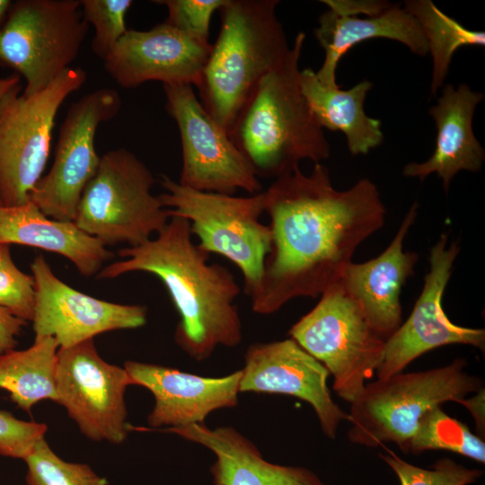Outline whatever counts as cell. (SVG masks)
<instances>
[{
	"instance_id": "obj_12",
	"label": "cell",
	"mask_w": 485,
	"mask_h": 485,
	"mask_svg": "<svg viewBox=\"0 0 485 485\" xmlns=\"http://www.w3.org/2000/svg\"><path fill=\"white\" fill-rule=\"evenodd\" d=\"M166 110L181 141L179 183L192 190L232 195L241 189L261 192L253 168L228 134L212 119L190 84H163Z\"/></svg>"
},
{
	"instance_id": "obj_9",
	"label": "cell",
	"mask_w": 485,
	"mask_h": 485,
	"mask_svg": "<svg viewBox=\"0 0 485 485\" xmlns=\"http://www.w3.org/2000/svg\"><path fill=\"white\" fill-rule=\"evenodd\" d=\"M86 80L81 67H68L44 90L21 94L22 84L0 101V199L13 207L30 201L42 177L57 113Z\"/></svg>"
},
{
	"instance_id": "obj_13",
	"label": "cell",
	"mask_w": 485,
	"mask_h": 485,
	"mask_svg": "<svg viewBox=\"0 0 485 485\" xmlns=\"http://www.w3.org/2000/svg\"><path fill=\"white\" fill-rule=\"evenodd\" d=\"M128 385L131 381L126 369L103 360L93 339L58 348L57 402L87 438L116 445L127 438L124 395Z\"/></svg>"
},
{
	"instance_id": "obj_33",
	"label": "cell",
	"mask_w": 485,
	"mask_h": 485,
	"mask_svg": "<svg viewBox=\"0 0 485 485\" xmlns=\"http://www.w3.org/2000/svg\"><path fill=\"white\" fill-rule=\"evenodd\" d=\"M47 429L44 423L21 420L0 410V454L23 460Z\"/></svg>"
},
{
	"instance_id": "obj_31",
	"label": "cell",
	"mask_w": 485,
	"mask_h": 485,
	"mask_svg": "<svg viewBox=\"0 0 485 485\" xmlns=\"http://www.w3.org/2000/svg\"><path fill=\"white\" fill-rule=\"evenodd\" d=\"M35 281L14 263L9 244L0 243V307L31 322L35 305Z\"/></svg>"
},
{
	"instance_id": "obj_5",
	"label": "cell",
	"mask_w": 485,
	"mask_h": 485,
	"mask_svg": "<svg viewBox=\"0 0 485 485\" xmlns=\"http://www.w3.org/2000/svg\"><path fill=\"white\" fill-rule=\"evenodd\" d=\"M465 366L464 359L456 358L444 366L366 384L348 413V440L368 447L393 442L403 452L429 410L448 401L459 403L483 388L481 378L469 375Z\"/></svg>"
},
{
	"instance_id": "obj_8",
	"label": "cell",
	"mask_w": 485,
	"mask_h": 485,
	"mask_svg": "<svg viewBox=\"0 0 485 485\" xmlns=\"http://www.w3.org/2000/svg\"><path fill=\"white\" fill-rule=\"evenodd\" d=\"M321 295L288 334L328 369L334 392L351 403L381 365L385 340L374 331L340 279Z\"/></svg>"
},
{
	"instance_id": "obj_10",
	"label": "cell",
	"mask_w": 485,
	"mask_h": 485,
	"mask_svg": "<svg viewBox=\"0 0 485 485\" xmlns=\"http://www.w3.org/2000/svg\"><path fill=\"white\" fill-rule=\"evenodd\" d=\"M87 30L78 0L12 2L0 25V66L24 77L23 95L39 93L70 67Z\"/></svg>"
},
{
	"instance_id": "obj_34",
	"label": "cell",
	"mask_w": 485,
	"mask_h": 485,
	"mask_svg": "<svg viewBox=\"0 0 485 485\" xmlns=\"http://www.w3.org/2000/svg\"><path fill=\"white\" fill-rule=\"evenodd\" d=\"M27 322L0 307V355L16 348L17 337Z\"/></svg>"
},
{
	"instance_id": "obj_4",
	"label": "cell",
	"mask_w": 485,
	"mask_h": 485,
	"mask_svg": "<svg viewBox=\"0 0 485 485\" xmlns=\"http://www.w3.org/2000/svg\"><path fill=\"white\" fill-rule=\"evenodd\" d=\"M278 0H227L198 84L201 103L227 134L260 79L287 55Z\"/></svg>"
},
{
	"instance_id": "obj_21",
	"label": "cell",
	"mask_w": 485,
	"mask_h": 485,
	"mask_svg": "<svg viewBox=\"0 0 485 485\" xmlns=\"http://www.w3.org/2000/svg\"><path fill=\"white\" fill-rule=\"evenodd\" d=\"M163 430L202 445L216 460L211 467L214 485H325L310 470L266 461L256 445L231 427L210 429L191 424Z\"/></svg>"
},
{
	"instance_id": "obj_28",
	"label": "cell",
	"mask_w": 485,
	"mask_h": 485,
	"mask_svg": "<svg viewBox=\"0 0 485 485\" xmlns=\"http://www.w3.org/2000/svg\"><path fill=\"white\" fill-rule=\"evenodd\" d=\"M23 460L28 467L27 485H108L107 480L88 465L58 457L44 437L35 443Z\"/></svg>"
},
{
	"instance_id": "obj_22",
	"label": "cell",
	"mask_w": 485,
	"mask_h": 485,
	"mask_svg": "<svg viewBox=\"0 0 485 485\" xmlns=\"http://www.w3.org/2000/svg\"><path fill=\"white\" fill-rule=\"evenodd\" d=\"M314 36L325 53L323 63L315 74L322 84L331 88L340 86L336 70L341 57L363 41L385 38L399 41L414 55L428 54V42L416 19L394 4L378 14L365 17L328 9L319 17Z\"/></svg>"
},
{
	"instance_id": "obj_35",
	"label": "cell",
	"mask_w": 485,
	"mask_h": 485,
	"mask_svg": "<svg viewBox=\"0 0 485 485\" xmlns=\"http://www.w3.org/2000/svg\"><path fill=\"white\" fill-rule=\"evenodd\" d=\"M329 9L344 14L375 15L385 9L392 4L387 1H344V0H322Z\"/></svg>"
},
{
	"instance_id": "obj_38",
	"label": "cell",
	"mask_w": 485,
	"mask_h": 485,
	"mask_svg": "<svg viewBox=\"0 0 485 485\" xmlns=\"http://www.w3.org/2000/svg\"><path fill=\"white\" fill-rule=\"evenodd\" d=\"M13 1L0 0V25L4 21Z\"/></svg>"
},
{
	"instance_id": "obj_32",
	"label": "cell",
	"mask_w": 485,
	"mask_h": 485,
	"mask_svg": "<svg viewBox=\"0 0 485 485\" xmlns=\"http://www.w3.org/2000/svg\"><path fill=\"white\" fill-rule=\"evenodd\" d=\"M227 0H159L154 1L167 8L165 22L186 34L208 43L212 14Z\"/></svg>"
},
{
	"instance_id": "obj_36",
	"label": "cell",
	"mask_w": 485,
	"mask_h": 485,
	"mask_svg": "<svg viewBox=\"0 0 485 485\" xmlns=\"http://www.w3.org/2000/svg\"><path fill=\"white\" fill-rule=\"evenodd\" d=\"M474 397L463 399L459 403L465 406L472 415L479 436L484 438L485 417H484V388H481Z\"/></svg>"
},
{
	"instance_id": "obj_3",
	"label": "cell",
	"mask_w": 485,
	"mask_h": 485,
	"mask_svg": "<svg viewBox=\"0 0 485 485\" xmlns=\"http://www.w3.org/2000/svg\"><path fill=\"white\" fill-rule=\"evenodd\" d=\"M305 33L296 34L285 58L266 74L239 111L229 137L258 177L277 179L330 157L331 146L300 88Z\"/></svg>"
},
{
	"instance_id": "obj_29",
	"label": "cell",
	"mask_w": 485,
	"mask_h": 485,
	"mask_svg": "<svg viewBox=\"0 0 485 485\" xmlns=\"http://www.w3.org/2000/svg\"><path fill=\"white\" fill-rule=\"evenodd\" d=\"M131 0H81L85 22L94 28L93 53L103 61L127 32L126 15Z\"/></svg>"
},
{
	"instance_id": "obj_37",
	"label": "cell",
	"mask_w": 485,
	"mask_h": 485,
	"mask_svg": "<svg viewBox=\"0 0 485 485\" xmlns=\"http://www.w3.org/2000/svg\"><path fill=\"white\" fill-rule=\"evenodd\" d=\"M19 85H21V76L17 74L0 78V101L7 93Z\"/></svg>"
},
{
	"instance_id": "obj_1",
	"label": "cell",
	"mask_w": 485,
	"mask_h": 485,
	"mask_svg": "<svg viewBox=\"0 0 485 485\" xmlns=\"http://www.w3.org/2000/svg\"><path fill=\"white\" fill-rule=\"evenodd\" d=\"M271 248L252 310L271 314L296 297L315 298L340 279L357 246L384 223L385 207L375 184L363 178L336 190L329 169L314 163L279 176L264 191Z\"/></svg>"
},
{
	"instance_id": "obj_25",
	"label": "cell",
	"mask_w": 485,
	"mask_h": 485,
	"mask_svg": "<svg viewBox=\"0 0 485 485\" xmlns=\"http://www.w3.org/2000/svg\"><path fill=\"white\" fill-rule=\"evenodd\" d=\"M59 347L50 337L34 339L23 350L0 355V388L9 392L12 401L30 411L42 400L57 402V354Z\"/></svg>"
},
{
	"instance_id": "obj_17",
	"label": "cell",
	"mask_w": 485,
	"mask_h": 485,
	"mask_svg": "<svg viewBox=\"0 0 485 485\" xmlns=\"http://www.w3.org/2000/svg\"><path fill=\"white\" fill-rule=\"evenodd\" d=\"M211 48L209 42L164 22L147 31L128 30L104 60V67L122 88L148 81L197 86Z\"/></svg>"
},
{
	"instance_id": "obj_14",
	"label": "cell",
	"mask_w": 485,
	"mask_h": 485,
	"mask_svg": "<svg viewBox=\"0 0 485 485\" xmlns=\"http://www.w3.org/2000/svg\"><path fill=\"white\" fill-rule=\"evenodd\" d=\"M442 234L430 249L429 269L420 295L408 319L385 340L384 359L377 379L401 373L414 359L434 348L451 345H471L484 350L485 331L453 323L442 307V297L461 248L458 242L447 245Z\"/></svg>"
},
{
	"instance_id": "obj_6",
	"label": "cell",
	"mask_w": 485,
	"mask_h": 485,
	"mask_svg": "<svg viewBox=\"0 0 485 485\" xmlns=\"http://www.w3.org/2000/svg\"><path fill=\"white\" fill-rule=\"evenodd\" d=\"M164 192L158 197L171 216L187 219L190 231L207 253L219 254L236 265L243 289L251 296L258 288L264 261L271 248L269 225L260 221L265 211V194L251 197L198 191L163 174Z\"/></svg>"
},
{
	"instance_id": "obj_7",
	"label": "cell",
	"mask_w": 485,
	"mask_h": 485,
	"mask_svg": "<svg viewBox=\"0 0 485 485\" xmlns=\"http://www.w3.org/2000/svg\"><path fill=\"white\" fill-rule=\"evenodd\" d=\"M154 182L150 169L132 152H107L82 193L75 224L105 246L146 242L171 218L159 197L152 194Z\"/></svg>"
},
{
	"instance_id": "obj_19",
	"label": "cell",
	"mask_w": 485,
	"mask_h": 485,
	"mask_svg": "<svg viewBox=\"0 0 485 485\" xmlns=\"http://www.w3.org/2000/svg\"><path fill=\"white\" fill-rule=\"evenodd\" d=\"M413 203L389 246L377 257L362 263H348L340 281L360 304L374 331L386 340L401 324L400 295L414 272L419 255L403 251L404 239L418 216Z\"/></svg>"
},
{
	"instance_id": "obj_15",
	"label": "cell",
	"mask_w": 485,
	"mask_h": 485,
	"mask_svg": "<svg viewBox=\"0 0 485 485\" xmlns=\"http://www.w3.org/2000/svg\"><path fill=\"white\" fill-rule=\"evenodd\" d=\"M30 267L36 293L31 320L35 339L50 337L65 348L102 332L139 328L146 322L145 306L101 300L66 284L42 254Z\"/></svg>"
},
{
	"instance_id": "obj_24",
	"label": "cell",
	"mask_w": 485,
	"mask_h": 485,
	"mask_svg": "<svg viewBox=\"0 0 485 485\" xmlns=\"http://www.w3.org/2000/svg\"><path fill=\"white\" fill-rule=\"evenodd\" d=\"M301 92L321 128L340 131L352 155L366 154L384 141L382 123L366 115L364 102L373 86L363 80L348 90L322 84L315 72L307 67L300 71Z\"/></svg>"
},
{
	"instance_id": "obj_27",
	"label": "cell",
	"mask_w": 485,
	"mask_h": 485,
	"mask_svg": "<svg viewBox=\"0 0 485 485\" xmlns=\"http://www.w3.org/2000/svg\"><path fill=\"white\" fill-rule=\"evenodd\" d=\"M428 450H446L479 463L485 462L484 440L440 407L429 410L421 419L403 452L418 454Z\"/></svg>"
},
{
	"instance_id": "obj_11",
	"label": "cell",
	"mask_w": 485,
	"mask_h": 485,
	"mask_svg": "<svg viewBox=\"0 0 485 485\" xmlns=\"http://www.w3.org/2000/svg\"><path fill=\"white\" fill-rule=\"evenodd\" d=\"M120 107L119 94L110 88L95 89L72 103L59 129L54 162L30 194V201L47 216L74 222L82 193L100 163L94 146L98 127Z\"/></svg>"
},
{
	"instance_id": "obj_20",
	"label": "cell",
	"mask_w": 485,
	"mask_h": 485,
	"mask_svg": "<svg viewBox=\"0 0 485 485\" xmlns=\"http://www.w3.org/2000/svg\"><path fill=\"white\" fill-rule=\"evenodd\" d=\"M483 98V93L472 90L466 84L457 87L446 84L436 103L428 110L437 130L434 153L425 162L407 163L402 174L422 181L429 174L436 173L447 192L460 171H481L485 152L474 135L472 119Z\"/></svg>"
},
{
	"instance_id": "obj_30",
	"label": "cell",
	"mask_w": 485,
	"mask_h": 485,
	"mask_svg": "<svg viewBox=\"0 0 485 485\" xmlns=\"http://www.w3.org/2000/svg\"><path fill=\"white\" fill-rule=\"evenodd\" d=\"M386 452L380 457L397 475L401 485H468L482 475L481 470L466 468L446 457L428 469L410 463L390 450Z\"/></svg>"
},
{
	"instance_id": "obj_16",
	"label": "cell",
	"mask_w": 485,
	"mask_h": 485,
	"mask_svg": "<svg viewBox=\"0 0 485 485\" xmlns=\"http://www.w3.org/2000/svg\"><path fill=\"white\" fill-rule=\"evenodd\" d=\"M241 372L240 392L284 394L304 401L314 410L329 438L334 439L341 421L348 419L331 397L328 369L291 338L249 346Z\"/></svg>"
},
{
	"instance_id": "obj_26",
	"label": "cell",
	"mask_w": 485,
	"mask_h": 485,
	"mask_svg": "<svg viewBox=\"0 0 485 485\" xmlns=\"http://www.w3.org/2000/svg\"><path fill=\"white\" fill-rule=\"evenodd\" d=\"M403 8L419 24L432 57L430 97L444 84L455 51L463 46H484V31L465 28L430 0H406Z\"/></svg>"
},
{
	"instance_id": "obj_39",
	"label": "cell",
	"mask_w": 485,
	"mask_h": 485,
	"mask_svg": "<svg viewBox=\"0 0 485 485\" xmlns=\"http://www.w3.org/2000/svg\"><path fill=\"white\" fill-rule=\"evenodd\" d=\"M0 206H3V205H2V202H1V199H0Z\"/></svg>"
},
{
	"instance_id": "obj_23",
	"label": "cell",
	"mask_w": 485,
	"mask_h": 485,
	"mask_svg": "<svg viewBox=\"0 0 485 485\" xmlns=\"http://www.w3.org/2000/svg\"><path fill=\"white\" fill-rule=\"evenodd\" d=\"M0 243L21 244L57 253L69 260L84 277L97 275L113 253L73 221L43 214L32 202L0 206Z\"/></svg>"
},
{
	"instance_id": "obj_18",
	"label": "cell",
	"mask_w": 485,
	"mask_h": 485,
	"mask_svg": "<svg viewBox=\"0 0 485 485\" xmlns=\"http://www.w3.org/2000/svg\"><path fill=\"white\" fill-rule=\"evenodd\" d=\"M123 367L131 384L154 395V406L147 418L152 428L204 424L212 411L238 403L241 370L213 378L137 361H126Z\"/></svg>"
},
{
	"instance_id": "obj_2",
	"label": "cell",
	"mask_w": 485,
	"mask_h": 485,
	"mask_svg": "<svg viewBox=\"0 0 485 485\" xmlns=\"http://www.w3.org/2000/svg\"><path fill=\"white\" fill-rule=\"evenodd\" d=\"M118 254L124 260L105 266L96 277L115 278L135 271L156 276L180 314L175 341L190 357L202 361L218 346L241 342L235 304L241 288L227 268L208 262L209 253L193 242L187 219L171 216L154 238Z\"/></svg>"
}]
</instances>
